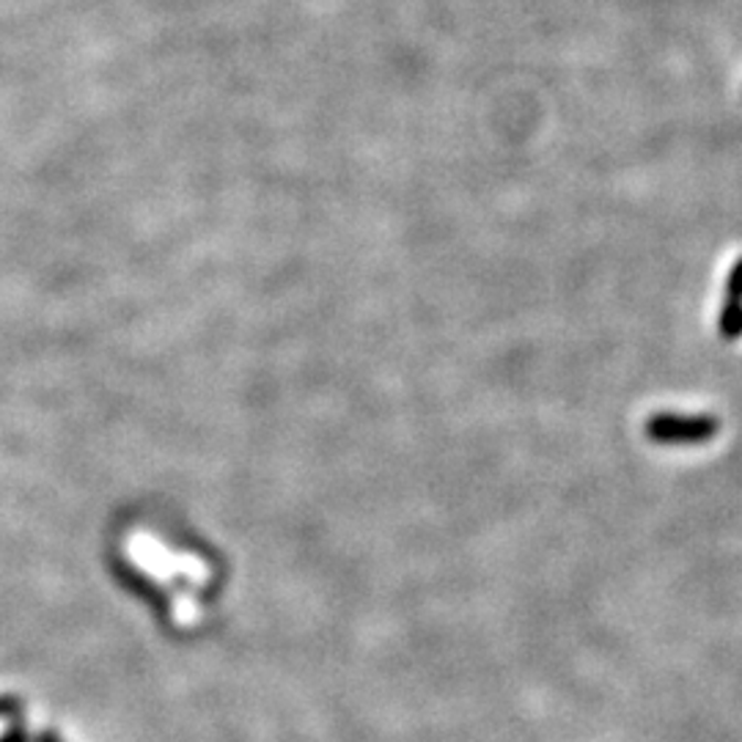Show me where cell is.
Returning <instances> with one entry per match:
<instances>
[{"instance_id":"obj_2","label":"cell","mask_w":742,"mask_h":742,"mask_svg":"<svg viewBox=\"0 0 742 742\" xmlns=\"http://www.w3.org/2000/svg\"><path fill=\"white\" fill-rule=\"evenodd\" d=\"M718 333L727 341L742 339V306L734 303H723L721 317H718Z\"/></svg>"},{"instance_id":"obj_1","label":"cell","mask_w":742,"mask_h":742,"mask_svg":"<svg viewBox=\"0 0 742 742\" xmlns=\"http://www.w3.org/2000/svg\"><path fill=\"white\" fill-rule=\"evenodd\" d=\"M646 437L660 446H699L721 432V421L712 415L657 413L646 421Z\"/></svg>"},{"instance_id":"obj_5","label":"cell","mask_w":742,"mask_h":742,"mask_svg":"<svg viewBox=\"0 0 742 742\" xmlns=\"http://www.w3.org/2000/svg\"><path fill=\"white\" fill-rule=\"evenodd\" d=\"M0 742H31V734H28L22 727H11L9 732L0 734Z\"/></svg>"},{"instance_id":"obj_4","label":"cell","mask_w":742,"mask_h":742,"mask_svg":"<svg viewBox=\"0 0 742 742\" xmlns=\"http://www.w3.org/2000/svg\"><path fill=\"white\" fill-rule=\"evenodd\" d=\"M25 712V701L20 696H0V721H17Z\"/></svg>"},{"instance_id":"obj_3","label":"cell","mask_w":742,"mask_h":742,"mask_svg":"<svg viewBox=\"0 0 742 742\" xmlns=\"http://www.w3.org/2000/svg\"><path fill=\"white\" fill-rule=\"evenodd\" d=\"M723 303H734V306H742V256L732 264L727 278V300Z\"/></svg>"},{"instance_id":"obj_6","label":"cell","mask_w":742,"mask_h":742,"mask_svg":"<svg viewBox=\"0 0 742 742\" xmlns=\"http://www.w3.org/2000/svg\"><path fill=\"white\" fill-rule=\"evenodd\" d=\"M33 742H64V740H61L59 732H50L47 729V732H39L36 738H33Z\"/></svg>"}]
</instances>
